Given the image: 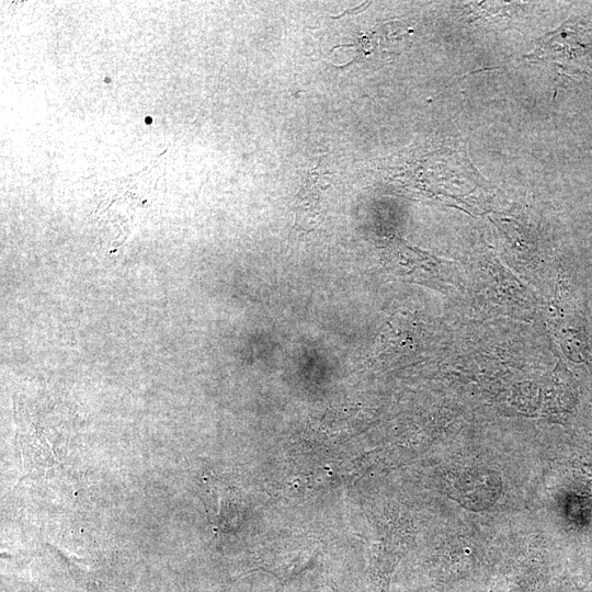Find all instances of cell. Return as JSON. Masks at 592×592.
I'll return each instance as SVG.
<instances>
[{
  "instance_id": "3",
  "label": "cell",
  "mask_w": 592,
  "mask_h": 592,
  "mask_svg": "<svg viewBox=\"0 0 592 592\" xmlns=\"http://www.w3.org/2000/svg\"><path fill=\"white\" fill-rule=\"evenodd\" d=\"M527 58L577 64L578 67L592 61V19L572 16L559 27L543 36L537 49Z\"/></svg>"
},
{
  "instance_id": "1",
  "label": "cell",
  "mask_w": 592,
  "mask_h": 592,
  "mask_svg": "<svg viewBox=\"0 0 592 592\" xmlns=\"http://www.w3.org/2000/svg\"><path fill=\"white\" fill-rule=\"evenodd\" d=\"M385 260L391 272L412 283L447 292L458 285L455 263L439 259L405 241H396L385 251Z\"/></svg>"
},
{
  "instance_id": "2",
  "label": "cell",
  "mask_w": 592,
  "mask_h": 592,
  "mask_svg": "<svg viewBox=\"0 0 592 592\" xmlns=\"http://www.w3.org/2000/svg\"><path fill=\"white\" fill-rule=\"evenodd\" d=\"M554 329L559 345L571 362L585 364L592 371V337L580 298L563 283L555 296Z\"/></svg>"
},
{
  "instance_id": "4",
  "label": "cell",
  "mask_w": 592,
  "mask_h": 592,
  "mask_svg": "<svg viewBox=\"0 0 592 592\" xmlns=\"http://www.w3.org/2000/svg\"><path fill=\"white\" fill-rule=\"evenodd\" d=\"M297 197L296 229L311 230L312 225L319 215L322 197L321 181L316 173H311L307 179Z\"/></svg>"
}]
</instances>
